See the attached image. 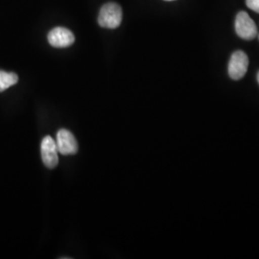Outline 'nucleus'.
I'll return each instance as SVG.
<instances>
[{"instance_id":"6e6552de","label":"nucleus","mask_w":259,"mask_h":259,"mask_svg":"<svg viewBox=\"0 0 259 259\" xmlns=\"http://www.w3.org/2000/svg\"><path fill=\"white\" fill-rule=\"evenodd\" d=\"M246 4L250 10L259 14V0H246Z\"/></svg>"},{"instance_id":"9b49d317","label":"nucleus","mask_w":259,"mask_h":259,"mask_svg":"<svg viewBox=\"0 0 259 259\" xmlns=\"http://www.w3.org/2000/svg\"><path fill=\"white\" fill-rule=\"evenodd\" d=\"M258 38H259V35H258Z\"/></svg>"},{"instance_id":"7ed1b4c3","label":"nucleus","mask_w":259,"mask_h":259,"mask_svg":"<svg viewBox=\"0 0 259 259\" xmlns=\"http://www.w3.org/2000/svg\"><path fill=\"white\" fill-rule=\"evenodd\" d=\"M249 66V58L243 51H235L230 60L228 70L232 80H240L247 73Z\"/></svg>"},{"instance_id":"9d476101","label":"nucleus","mask_w":259,"mask_h":259,"mask_svg":"<svg viewBox=\"0 0 259 259\" xmlns=\"http://www.w3.org/2000/svg\"><path fill=\"white\" fill-rule=\"evenodd\" d=\"M165 1H173V0H165Z\"/></svg>"},{"instance_id":"39448f33","label":"nucleus","mask_w":259,"mask_h":259,"mask_svg":"<svg viewBox=\"0 0 259 259\" xmlns=\"http://www.w3.org/2000/svg\"><path fill=\"white\" fill-rule=\"evenodd\" d=\"M58 148L54 139L47 136L41 140L40 144V153L41 159L46 166L52 169L58 165L59 156H58Z\"/></svg>"},{"instance_id":"f257e3e1","label":"nucleus","mask_w":259,"mask_h":259,"mask_svg":"<svg viewBox=\"0 0 259 259\" xmlns=\"http://www.w3.org/2000/svg\"><path fill=\"white\" fill-rule=\"evenodd\" d=\"M122 21V9L116 3H107L103 6L99 16L98 23L101 27L115 29L120 25Z\"/></svg>"},{"instance_id":"1a4fd4ad","label":"nucleus","mask_w":259,"mask_h":259,"mask_svg":"<svg viewBox=\"0 0 259 259\" xmlns=\"http://www.w3.org/2000/svg\"><path fill=\"white\" fill-rule=\"evenodd\" d=\"M256 78H257V82H258L259 83V71L257 72V76H256Z\"/></svg>"},{"instance_id":"20e7f679","label":"nucleus","mask_w":259,"mask_h":259,"mask_svg":"<svg viewBox=\"0 0 259 259\" xmlns=\"http://www.w3.org/2000/svg\"><path fill=\"white\" fill-rule=\"evenodd\" d=\"M55 141L59 153L64 156L74 155L78 151V143L76 139L67 130H60L57 133V139Z\"/></svg>"},{"instance_id":"0eeeda50","label":"nucleus","mask_w":259,"mask_h":259,"mask_svg":"<svg viewBox=\"0 0 259 259\" xmlns=\"http://www.w3.org/2000/svg\"><path fill=\"white\" fill-rule=\"evenodd\" d=\"M19 81V77L16 73H9L0 70V93L6 91L10 87L16 84Z\"/></svg>"},{"instance_id":"423d86ee","label":"nucleus","mask_w":259,"mask_h":259,"mask_svg":"<svg viewBox=\"0 0 259 259\" xmlns=\"http://www.w3.org/2000/svg\"><path fill=\"white\" fill-rule=\"evenodd\" d=\"M48 42L56 48H65L73 45L74 35L68 29L64 27H56L48 34Z\"/></svg>"},{"instance_id":"f03ea898","label":"nucleus","mask_w":259,"mask_h":259,"mask_svg":"<svg viewBox=\"0 0 259 259\" xmlns=\"http://www.w3.org/2000/svg\"><path fill=\"white\" fill-rule=\"evenodd\" d=\"M235 31L238 37L246 40H251L258 35L254 21L246 12L237 14L235 19Z\"/></svg>"}]
</instances>
